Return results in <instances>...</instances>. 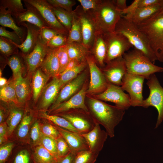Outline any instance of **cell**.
<instances>
[{"label":"cell","mask_w":163,"mask_h":163,"mask_svg":"<svg viewBox=\"0 0 163 163\" xmlns=\"http://www.w3.org/2000/svg\"><path fill=\"white\" fill-rule=\"evenodd\" d=\"M82 135L85 138L89 150L98 154L102 150L108 136L106 132L101 129L100 124L97 123L91 131Z\"/></svg>","instance_id":"ffe728a7"},{"label":"cell","mask_w":163,"mask_h":163,"mask_svg":"<svg viewBox=\"0 0 163 163\" xmlns=\"http://www.w3.org/2000/svg\"><path fill=\"white\" fill-rule=\"evenodd\" d=\"M79 18L81 23L82 44L90 51L97 31L91 16L88 12H85L81 6L78 5L74 10Z\"/></svg>","instance_id":"4fadbf2b"},{"label":"cell","mask_w":163,"mask_h":163,"mask_svg":"<svg viewBox=\"0 0 163 163\" xmlns=\"http://www.w3.org/2000/svg\"><path fill=\"white\" fill-rule=\"evenodd\" d=\"M8 128L7 123L4 122L0 125V144L6 141L7 139Z\"/></svg>","instance_id":"11a10c76"},{"label":"cell","mask_w":163,"mask_h":163,"mask_svg":"<svg viewBox=\"0 0 163 163\" xmlns=\"http://www.w3.org/2000/svg\"><path fill=\"white\" fill-rule=\"evenodd\" d=\"M40 12L48 27L58 33L68 37L69 31L58 20L51 5L46 0H25Z\"/></svg>","instance_id":"8fae6325"},{"label":"cell","mask_w":163,"mask_h":163,"mask_svg":"<svg viewBox=\"0 0 163 163\" xmlns=\"http://www.w3.org/2000/svg\"><path fill=\"white\" fill-rule=\"evenodd\" d=\"M92 97L103 101L113 102L125 110L131 106L129 94L125 93L121 87L109 83L104 91Z\"/></svg>","instance_id":"7c38bea8"},{"label":"cell","mask_w":163,"mask_h":163,"mask_svg":"<svg viewBox=\"0 0 163 163\" xmlns=\"http://www.w3.org/2000/svg\"><path fill=\"white\" fill-rule=\"evenodd\" d=\"M0 24L1 26L9 27L13 30L23 42L25 40L27 32L25 30L18 26L9 13L0 8Z\"/></svg>","instance_id":"83f0119b"},{"label":"cell","mask_w":163,"mask_h":163,"mask_svg":"<svg viewBox=\"0 0 163 163\" xmlns=\"http://www.w3.org/2000/svg\"><path fill=\"white\" fill-rule=\"evenodd\" d=\"M30 78L28 75L24 77L22 74H20L13 78L17 97L22 105L25 104L32 97Z\"/></svg>","instance_id":"603a6c76"},{"label":"cell","mask_w":163,"mask_h":163,"mask_svg":"<svg viewBox=\"0 0 163 163\" xmlns=\"http://www.w3.org/2000/svg\"><path fill=\"white\" fill-rule=\"evenodd\" d=\"M2 106L1 105L0 109V123L4 122L6 116L5 112V110L3 109Z\"/></svg>","instance_id":"6125c7cd"},{"label":"cell","mask_w":163,"mask_h":163,"mask_svg":"<svg viewBox=\"0 0 163 163\" xmlns=\"http://www.w3.org/2000/svg\"><path fill=\"white\" fill-rule=\"evenodd\" d=\"M0 8L4 9L14 18L26 10L24 8L21 0H0Z\"/></svg>","instance_id":"d6a6232c"},{"label":"cell","mask_w":163,"mask_h":163,"mask_svg":"<svg viewBox=\"0 0 163 163\" xmlns=\"http://www.w3.org/2000/svg\"><path fill=\"white\" fill-rule=\"evenodd\" d=\"M33 159L35 163H56L58 158L40 145L37 146L34 150Z\"/></svg>","instance_id":"8d00e7d4"},{"label":"cell","mask_w":163,"mask_h":163,"mask_svg":"<svg viewBox=\"0 0 163 163\" xmlns=\"http://www.w3.org/2000/svg\"><path fill=\"white\" fill-rule=\"evenodd\" d=\"M51 6L52 10L58 21L69 32L72 25L73 15V10L71 12H69L60 8Z\"/></svg>","instance_id":"74e56055"},{"label":"cell","mask_w":163,"mask_h":163,"mask_svg":"<svg viewBox=\"0 0 163 163\" xmlns=\"http://www.w3.org/2000/svg\"><path fill=\"white\" fill-rule=\"evenodd\" d=\"M147 37L158 60L160 62L163 53V12L160 10L151 18L136 25Z\"/></svg>","instance_id":"277c9868"},{"label":"cell","mask_w":163,"mask_h":163,"mask_svg":"<svg viewBox=\"0 0 163 163\" xmlns=\"http://www.w3.org/2000/svg\"><path fill=\"white\" fill-rule=\"evenodd\" d=\"M160 0H139L138 8H143L150 6L159 4Z\"/></svg>","instance_id":"680465c9"},{"label":"cell","mask_w":163,"mask_h":163,"mask_svg":"<svg viewBox=\"0 0 163 163\" xmlns=\"http://www.w3.org/2000/svg\"><path fill=\"white\" fill-rule=\"evenodd\" d=\"M23 1L26 10L15 18L17 24L20 26L21 23L26 22L37 26L40 29L44 27H49L39 11L25 0Z\"/></svg>","instance_id":"44dd1931"},{"label":"cell","mask_w":163,"mask_h":163,"mask_svg":"<svg viewBox=\"0 0 163 163\" xmlns=\"http://www.w3.org/2000/svg\"><path fill=\"white\" fill-rule=\"evenodd\" d=\"M107 51L105 64L123 56L126 51L133 47L127 38L123 35L115 32L103 34Z\"/></svg>","instance_id":"8992f818"},{"label":"cell","mask_w":163,"mask_h":163,"mask_svg":"<svg viewBox=\"0 0 163 163\" xmlns=\"http://www.w3.org/2000/svg\"><path fill=\"white\" fill-rule=\"evenodd\" d=\"M40 128L43 135L55 140L61 136L59 131L52 124H40Z\"/></svg>","instance_id":"f6af8a7d"},{"label":"cell","mask_w":163,"mask_h":163,"mask_svg":"<svg viewBox=\"0 0 163 163\" xmlns=\"http://www.w3.org/2000/svg\"><path fill=\"white\" fill-rule=\"evenodd\" d=\"M88 12L97 31L103 34L114 32L122 17L120 10L116 7L113 0H100L95 9Z\"/></svg>","instance_id":"7a4b0ae2"},{"label":"cell","mask_w":163,"mask_h":163,"mask_svg":"<svg viewBox=\"0 0 163 163\" xmlns=\"http://www.w3.org/2000/svg\"><path fill=\"white\" fill-rule=\"evenodd\" d=\"M73 13L72 25L67 37V43L73 42L82 43V29L80 20L74 10Z\"/></svg>","instance_id":"836d02e7"},{"label":"cell","mask_w":163,"mask_h":163,"mask_svg":"<svg viewBox=\"0 0 163 163\" xmlns=\"http://www.w3.org/2000/svg\"><path fill=\"white\" fill-rule=\"evenodd\" d=\"M57 48L48 47L46 54L40 67L43 72L50 77L59 76L60 73Z\"/></svg>","instance_id":"cb8c5ba5"},{"label":"cell","mask_w":163,"mask_h":163,"mask_svg":"<svg viewBox=\"0 0 163 163\" xmlns=\"http://www.w3.org/2000/svg\"><path fill=\"white\" fill-rule=\"evenodd\" d=\"M53 124L66 140L71 152L77 154L81 151L89 150L87 142L81 134L72 132L54 124Z\"/></svg>","instance_id":"d6986e66"},{"label":"cell","mask_w":163,"mask_h":163,"mask_svg":"<svg viewBox=\"0 0 163 163\" xmlns=\"http://www.w3.org/2000/svg\"><path fill=\"white\" fill-rule=\"evenodd\" d=\"M68 36L58 33L48 42L47 46L52 48H58L66 45Z\"/></svg>","instance_id":"bcb514c9"},{"label":"cell","mask_w":163,"mask_h":163,"mask_svg":"<svg viewBox=\"0 0 163 163\" xmlns=\"http://www.w3.org/2000/svg\"><path fill=\"white\" fill-rule=\"evenodd\" d=\"M50 78L43 72L40 67L37 69L33 73L31 82L32 97L34 103L38 101Z\"/></svg>","instance_id":"4316f807"},{"label":"cell","mask_w":163,"mask_h":163,"mask_svg":"<svg viewBox=\"0 0 163 163\" xmlns=\"http://www.w3.org/2000/svg\"><path fill=\"white\" fill-rule=\"evenodd\" d=\"M61 89L58 76L52 78L47 83L38 100V108L45 111L54 103Z\"/></svg>","instance_id":"ac0fdd59"},{"label":"cell","mask_w":163,"mask_h":163,"mask_svg":"<svg viewBox=\"0 0 163 163\" xmlns=\"http://www.w3.org/2000/svg\"><path fill=\"white\" fill-rule=\"evenodd\" d=\"M5 63L11 69L13 78L27 71V66L21 52L5 59Z\"/></svg>","instance_id":"4dcf8cb0"},{"label":"cell","mask_w":163,"mask_h":163,"mask_svg":"<svg viewBox=\"0 0 163 163\" xmlns=\"http://www.w3.org/2000/svg\"><path fill=\"white\" fill-rule=\"evenodd\" d=\"M76 155L70 152L67 155L59 158L56 163H73Z\"/></svg>","instance_id":"6f0895ef"},{"label":"cell","mask_w":163,"mask_h":163,"mask_svg":"<svg viewBox=\"0 0 163 163\" xmlns=\"http://www.w3.org/2000/svg\"><path fill=\"white\" fill-rule=\"evenodd\" d=\"M57 53L60 65L59 76L66 69L70 60L67 52L66 45L57 48Z\"/></svg>","instance_id":"7bdbcfd3"},{"label":"cell","mask_w":163,"mask_h":163,"mask_svg":"<svg viewBox=\"0 0 163 163\" xmlns=\"http://www.w3.org/2000/svg\"><path fill=\"white\" fill-rule=\"evenodd\" d=\"M53 7L62 8L68 11L71 12L73 6L76 4L73 0H46Z\"/></svg>","instance_id":"ee69618b"},{"label":"cell","mask_w":163,"mask_h":163,"mask_svg":"<svg viewBox=\"0 0 163 163\" xmlns=\"http://www.w3.org/2000/svg\"><path fill=\"white\" fill-rule=\"evenodd\" d=\"M100 0H78L85 12L94 10L97 7Z\"/></svg>","instance_id":"f5cc1de1"},{"label":"cell","mask_w":163,"mask_h":163,"mask_svg":"<svg viewBox=\"0 0 163 163\" xmlns=\"http://www.w3.org/2000/svg\"><path fill=\"white\" fill-rule=\"evenodd\" d=\"M113 2L116 7L120 11L127 7L126 0H113Z\"/></svg>","instance_id":"91938a15"},{"label":"cell","mask_w":163,"mask_h":163,"mask_svg":"<svg viewBox=\"0 0 163 163\" xmlns=\"http://www.w3.org/2000/svg\"><path fill=\"white\" fill-rule=\"evenodd\" d=\"M88 66L76 78L65 85L61 89L56 100L49 110L68 100L79 92L88 80Z\"/></svg>","instance_id":"5bb4252c"},{"label":"cell","mask_w":163,"mask_h":163,"mask_svg":"<svg viewBox=\"0 0 163 163\" xmlns=\"http://www.w3.org/2000/svg\"><path fill=\"white\" fill-rule=\"evenodd\" d=\"M56 115L68 121L81 134L91 131L96 123L88 111L82 109H72Z\"/></svg>","instance_id":"9c48e42d"},{"label":"cell","mask_w":163,"mask_h":163,"mask_svg":"<svg viewBox=\"0 0 163 163\" xmlns=\"http://www.w3.org/2000/svg\"><path fill=\"white\" fill-rule=\"evenodd\" d=\"M81 62H82L77 60H70L66 69L62 74L74 68Z\"/></svg>","instance_id":"94428289"},{"label":"cell","mask_w":163,"mask_h":163,"mask_svg":"<svg viewBox=\"0 0 163 163\" xmlns=\"http://www.w3.org/2000/svg\"><path fill=\"white\" fill-rule=\"evenodd\" d=\"M8 80L3 77H0V87H2L8 83Z\"/></svg>","instance_id":"be15d7a7"},{"label":"cell","mask_w":163,"mask_h":163,"mask_svg":"<svg viewBox=\"0 0 163 163\" xmlns=\"http://www.w3.org/2000/svg\"><path fill=\"white\" fill-rule=\"evenodd\" d=\"M58 33L53 29L46 27L40 29V35L42 40L46 44Z\"/></svg>","instance_id":"816d5d0a"},{"label":"cell","mask_w":163,"mask_h":163,"mask_svg":"<svg viewBox=\"0 0 163 163\" xmlns=\"http://www.w3.org/2000/svg\"><path fill=\"white\" fill-rule=\"evenodd\" d=\"M159 4L160 5L161 10L163 12V0H160Z\"/></svg>","instance_id":"e7e4bbea"},{"label":"cell","mask_w":163,"mask_h":163,"mask_svg":"<svg viewBox=\"0 0 163 163\" xmlns=\"http://www.w3.org/2000/svg\"><path fill=\"white\" fill-rule=\"evenodd\" d=\"M86 60L90 76L86 95L93 96L104 91L108 82L91 52L87 56Z\"/></svg>","instance_id":"52a82bcc"},{"label":"cell","mask_w":163,"mask_h":163,"mask_svg":"<svg viewBox=\"0 0 163 163\" xmlns=\"http://www.w3.org/2000/svg\"><path fill=\"white\" fill-rule=\"evenodd\" d=\"M87 66L86 60L59 76L61 88L66 84L76 78Z\"/></svg>","instance_id":"d590c367"},{"label":"cell","mask_w":163,"mask_h":163,"mask_svg":"<svg viewBox=\"0 0 163 163\" xmlns=\"http://www.w3.org/2000/svg\"><path fill=\"white\" fill-rule=\"evenodd\" d=\"M123 57L127 72L140 76L148 80L155 73L163 72V67L155 65L140 51L134 49L125 53Z\"/></svg>","instance_id":"5b68a950"},{"label":"cell","mask_w":163,"mask_h":163,"mask_svg":"<svg viewBox=\"0 0 163 163\" xmlns=\"http://www.w3.org/2000/svg\"><path fill=\"white\" fill-rule=\"evenodd\" d=\"M139 0H135L129 6L124 10H121V15L124 14L129 15L133 13L138 8V4Z\"/></svg>","instance_id":"9f6ffc18"},{"label":"cell","mask_w":163,"mask_h":163,"mask_svg":"<svg viewBox=\"0 0 163 163\" xmlns=\"http://www.w3.org/2000/svg\"><path fill=\"white\" fill-rule=\"evenodd\" d=\"M90 51L94 57L97 65L101 69L105 66V60L107 54V47L101 32L97 31Z\"/></svg>","instance_id":"484cf974"},{"label":"cell","mask_w":163,"mask_h":163,"mask_svg":"<svg viewBox=\"0 0 163 163\" xmlns=\"http://www.w3.org/2000/svg\"><path fill=\"white\" fill-rule=\"evenodd\" d=\"M18 48L15 43L10 40L0 37V52L5 58L19 53Z\"/></svg>","instance_id":"f35d334b"},{"label":"cell","mask_w":163,"mask_h":163,"mask_svg":"<svg viewBox=\"0 0 163 163\" xmlns=\"http://www.w3.org/2000/svg\"><path fill=\"white\" fill-rule=\"evenodd\" d=\"M39 115L42 118L51 122L60 127L72 132L80 133L68 121L62 117L56 115L49 114L44 111L40 113Z\"/></svg>","instance_id":"e575fe53"},{"label":"cell","mask_w":163,"mask_h":163,"mask_svg":"<svg viewBox=\"0 0 163 163\" xmlns=\"http://www.w3.org/2000/svg\"><path fill=\"white\" fill-rule=\"evenodd\" d=\"M32 118L30 114H26L24 115L17 131V136L20 138H24L27 136Z\"/></svg>","instance_id":"60d3db41"},{"label":"cell","mask_w":163,"mask_h":163,"mask_svg":"<svg viewBox=\"0 0 163 163\" xmlns=\"http://www.w3.org/2000/svg\"><path fill=\"white\" fill-rule=\"evenodd\" d=\"M21 107L12 104L7 118L6 123L8 128V135L11 136L24 116V110Z\"/></svg>","instance_id":"1f68e13d"},{"label":"cell","mask_w":163,"mask_h":163,"mask_svg":"<svg viewBox=\"0 0 163 163\" xmlns=\"http://www.w3.org/2000/svg\"><path fill=\"white\" fill-rule=\"evenodd\" d=\"M160 62H163V53L162 54L161 59Z\"/></svg>","instance_id":"03108f58"},{"label":"cell","mask_w":163,"mask_h":163,"mask_svg":"<svg viewBox=\"0 0 163 163\" xmlns=\"http://www.w3.org/2000/svg\"><path fill=\"white\" fill-rule=\"evenodd\" d=\"M114 32L125 37L135 48L142 52L153 64L158 60L147 37L135 24L121 17Z\"/></svg>","instance_id":"3957f363"},{"label":"cell","mask_w":163,"mask_h":163,"mask_svg":"<svg viewBox=\"0 0 163 163\" xmlns=\"http://www.w3.org/2000/svg\"><path fill=\"white\" fill-rule=\"evenodd\" d=\"M40 145H42L52 155L57 158V155L56 140L41 134Z\"/></svg>","instance_id":"b9f144b4"},{"label":"cell","mask_w":163,"mask_h":163,"mask_svg":"<svg viewBox=\"0 0 163 163\" xmlns=\"http://www.w3.org/2000/svg\"><path fill=\"white\" fill-rule=\"evenodd\" d=\"M0 36L11 40L17 45H21L23 42L14 31H8L5 27L2 26L0 27Z\"/></svg>","instance_id":"681fc988"},{"label":"cell","mask_w":163,"mask_h":163,"mask_svg":"<svg viewBox=\"0 0 163 163\" xmlns=\"http://www.w3.org/2000/svg\"><path fill=\"white\" fill-rule=\"evenodd\" d=\"M85 104L88 112L96 122L104 128L110 137H113L114 129L122 120L125 110L87 95Z\"/></svg>","instance_id":"6da1fadb"},{"label":"cell","mask_w":163,"mask_h":163,"mask_svg":"<svg viewBox=\"0 0 163 163\" xmlns=\"http://www.w3.org/2000/svg\"><path fill=\"white\" fill-rule=\"evenodd\" d=\"M161 10L159 4L150 6L138 8L132 14L122 17L136 25L148 20Z\"/></svg>","instance_id":"d4e9b609"},{"label":"cell","mask_w":163,"mask_h":163,"mask_svg":"<svg viewBox=\"0 0 163 163\" xmlns=\"http://www.w3.org/2000/svg\"><path fill=\"white\" fill-rule=\"evenodd\" d=\"M26 27L27 35L25 40L20 45H15L22 54L26 55L30 53L37 44L40 34V29L37 26L27 22H22L20 24Z\"/></svg>","instance_id":"7402d4cb"},{"label":"cell","mask_w":163,"mask_h":163,"mask_svg":"<svg viewBox=\"0 0 163 163\" xmlns=\"http://www.w3.org/2000/svg\"><path fill=\"white\" fill-rule=\"evenodd\" d=\"M146 84L150 91L148 97L143 100L142 107L147 108L150 106L157 110L158 115L155 128H157L163 120V88L154 74L150 76Z\"/></svg>","instance_id":"ba28073f"},{"label":"cell","mask_w":163,"mask_h":163,"mask_svg":"<svg viewBox=\"0 0 163 163\" xmlns=\"http://www.w3.org/2000/svg\"><path fill=\"white\" fill-rule=\"evenodd\" d=\"M98 155L90 150L83 151L77 153L73 163H94Z\"/></svg>","instance_id":"ab89813d"},{"label":"cell","mask_w":163,"mask_h":163,"mask_svg":"<svg viewBox=\"0 0 163 163\" xmlns=\"http://www.w3.org/2000/svg\"><path fill=\"white\" fill-rule=\"evenodd\" d=\"M106 64L101 69L108 82L117 86H121L123 78L127 73L125 63L123 56Z\"/></svg>","instance_id":"2e32d148"},{"label":"cell","mask_w":163,"mask_h":163,"mask_svg":"<svg viewBox=\"0 0 163 163\" xmlns=\"http://www.w3.org/2000/svg\"><path fill=\"white\" fill-rule=\"evenodd\" d=\"M41 134L40 124L38 121H36L32 126L30 133V138L33 143L35 145H40Z\"/></svg>","instance_id":"c3c4849f"},{"label":"cell","mask_w":163,"mask_h":163,"mask_svg":"<svg viewBox=\"0 0 163 163\" xmlns=\"http://www.w3.org/2000/svg\"><path fill=\"white\" fill-rule=\"evenodd\" d=\"M66 47L70 59H76L81 62L86 61V57L91 52L82 43L73 42L67 43Z\"/></svg>","instance_id":"f546056e"},{"label":"cell","mask_w":163,"mask_h":163,"mask_svg":"<svg viewBox=\"0 0 163 163\" xmlns=\"http://www.w3.org/2000/svg\"><path fill=\"white\" fill-rule=\"evenodd\" d=\"M48 47L39 37L36 46L29 54L21 55L25 61L27 68V75L31 77L35 71L40 67L47 53Z\"/></svg>","instance_id":"e0dca14e"},{"label":"cell","mask_w":163,"mask_h":163,"mask_svg":"<svg viewBox=\"0 0 163 163\" xmlns=\"http://www.w3.org/2000/svg\"><path fill=\"white\" fill-rule=\"evenodd\" d=\"M88 80L80 90L68 100L61 103L49 110L48 114L56 115L70 110L80 108L88 111L85 104L86 92L88 88Z\"/></svg>","instance_id":"9a60e30c"},{"label":"cell","mask_w":163,"mask_h":163,"mask_svg":"<svg viewBox=\"0 0 163 163\" xmlns=\"http://www.w3.org/2000/svg\"><path fill=\"white\" fill-rule=\"evenodd\" d=\"M30 158L29 152L26 150H22L15 156L13 163H30Z\"/></svg>","instance_id":"db71d44e"},{"label":"cell","mask_w":163,"mask_h":163,"mask_svg":"<svg viewBox=\"0 0 163 163\" xmlns=\"http://www.w3.org/2000/svg\"><path fill=\"white\" fill-rule=\"evenodd\" d=\"M12 142L7 143L0 148V163H5L8 159L14 147Z\"/></svg>","instance_id":"f907efd6"},{"label":"cell","mask_w":163,"mask_h":163,"mask_svg":"<svg viewBox=\"0 0 163 163\" xmlns=\"http://www.w3.org/2000/svg\"><path fill=\"white\" fill-rule=\"evenodd\" d=\"M58 158L65 156L71 152L66 141L61 136L56 140Z\"/></svg>","instance_id":"7dc6e473"},{"label":"cell","mask_w":163,"mask_h":163,"mask_svg":"<svg viewBox=\"0 0 163 163\" xmlns=\"http://www.w3.org/2000/svg\"><path fill=\"white\" fill-rule=\"evenodd\" d=\"M145 78L127 72L123 76L121 87L129 94L131 106L141 107L143 102L142 89Z\"/></svg>","instance_id":"30bf717a"},{"label":"cell","mask_w":163,"mask_h":163,"mask_svg":"<svg viewBox=\"0 0 163 163\" xmlns=\"http://www.w3.org/2000/svg\"><path fill=\"white\" fill-rule=\"evenodd\" d=\"M0 99L1 101L7 104H13L19 107L22 106L17 97L13 77L8 80L6 85L0 88Z\"/></svg>","instance_id":"f1b7e54d"}]
</instances>
